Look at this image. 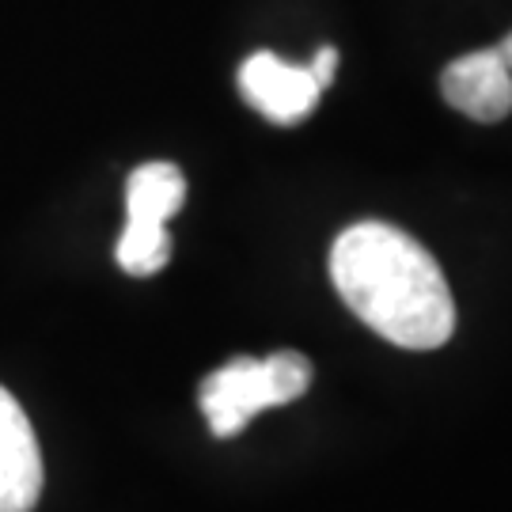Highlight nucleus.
<instances>
[{"label": "nucleus", "mask_w": 512, "mask_h": 512, "mask_svg": "<svg viewBox=\"0 0 512 512\" xmlns=\"http://www.w3.org/2000/svg\"><path fill=\"white\" fill-rule=\"evenodd\" d=\"M308 69H311V76H315V84H319V88H330L334 69H338V50H334V46H323Z\"/></svg>", "instance_id": "0eeeda50"}, {"label": "nucleus", "mask_w": 512, "mask_h": 512, "mask_svg": "<svg viewBox=\"0 0 512 512\" xmlns=\"http://www.w3.org/2000/svg\"><path fill=\"white\" fill-rule=\"evenodd\" d=\"M330 281L346 308L403 349H437L456 330V300L437 258L384 220H361L330 247Z\"/></svg>", "instance_id": "f257e3e1"}, {"label": "nucleus", "mask_w": 512, "mask_h": 512, "mask_svg": "<svg viewBox=\"0 0 512 512\" xmlns=\"http://www.w3.org/2000/svg\"><path fill=\"white\" fill-rule=\"evenodd\" d=\"M440 95L475 122H501L512 110V73L497 50H475L440 73Z\"/></svg>", "instance_id": "423d86ee"}, {"label": "nucleus", "mask_w": 512, "mask_h": 512, "mask_svg": "<svg viewBox=\"0 0 512 512\" xmlns=\"http://www.w3.org/2000/svg\"><path fill=\"white\" fill-rule=\"evenodd\" d=\"M239 92L243 99L266 114L277 126H293L300 118H308L323 88L315 84L308 65H289L277 54H251L239 69Z\"/></svg>", "instance_id": "20e7f679"}, {"label": "nucleus", "mask_w": 512, "mask_h": 512, "mask_svg": "<svg viewBox=\"0 0 512 512\" xmlns=\"http://www.w3.org/2000/svg\"><path fill=\"white\" fill-rule=\"evenodd\" d=\"M42 494V452L12 391L0 387V512H31Z\"/></svg>", "instance_id": "39448f33"}, {"label": "nucleus", "mask_w": 512, "mask_h": 512, "mask_svg": "<svg viewBox=\"0 0 512 512\" xmlns=\"http://www.w3.org/2000/svg\"><path fill=\"white\" fill-rule=\"evenodd\" d=\"M497 54H501V61H505V65H509V73H512V35L505 38V42H501V46H497Z\"/></svg>", "instance_id": "6e6552de"}, {"label": "nucleus", "mask_w": 512, "mask_h": 512, "mask_svg": "<svg viewBox=\"0 0 512 512\" xmlns=\"http://www.w3.org/2000/svg\"><path fill=\"white\" fill-rule=\"evenodd\" d=\"M311 387V361L304 353L281 349L274 357H236L202 380V414L213 437L228 440L247 429V421L270 406L296 403Z\"/></svg>", "instance_id": "f03ea898"}, {"label": "nucleus", "mask_w": 512, "mask_h": 512, "mask_svg": "<svg viewBox=\"0 0 512 512\" xmlns=\"http://www.w3.org/2000/svg\"><path fill=\"white\" fill-rule=\"evenodd\" d=\"M186 202V179L175 164H141L126 183V232L114 247L118 266L133 277L160 274L171 258L167 220Z\"/></svg>", "instance_id": "7ed1b4c3"}]
</instances>
